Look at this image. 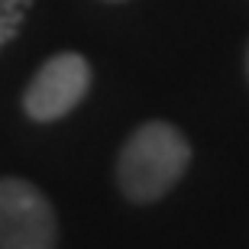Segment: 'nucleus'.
Instances as JSON below:
<instances>
[{
	"label": "nucleus",
	"mask_w": 249,
	"mask_h": 249,
	"mask_svg": "<svg viewBox=\"0 0 249 249\" xmlns=\"http://www.w3.org/2000/svg\"><path fill=\"white\" fill-rule=\"evenodd\" d=\"M88 91H91V65H88V58L78 55V52H58L26 84L23 110L36 123L62 120L88 97Z\"/></svg>",
	"instance_id": "nucleus-3"
},
{
	"label": "nucleus",
	"mask_w": 249,
	"mask_h": 249,
	"mask_svg": "<svg viewBox=\"0 0 249 249\" xmlns=\"http://www.w3.org/2000/svg\"><path fill=\"white\" fill-rule=\"evenodd\" d=\"M58 217L36 185L0 178V249H55Z\"/></svg>",
	"instance_id": "nucleus-2"
},
{
	"label": "nucleus",
	"mask_w": 249,
	"mask_h": 249,
	"mask_svg": "<svg viewBox=\"0 0 249 249\" xmlns=\"http://www.w3.org/2000/svg\"><path fill=\"white\" fill-rule=\"evenodd\" d=\"M191 165V142L165 120H149L129 133L117 159V185L129 204H156Z\"/></svg>",
	"instance_id": "nucleus-1"
},
{
	"label": "nucleus",
	"mask_w": 249,
	"mask_h": 249,
	"mask_svg": "<svg viewBox=\"0 0 249 249\" xmlns=\"http://www.w3.org/2000/svg\"><path fill=\"white\" fill-rule=\"evenodd\" d=\"M29 7H33V0H0V49H7L17 39Z\"/></svg>",
	"instance_id": "nucleus-4"
},
{
	"label": "nucleus",
	"mask_w": 249,
	"mask_h": 249,
	"mask_svg": "<svg viewBox=\"0 0 249 249\" xmlns=\"http://www.w3.org/2000/svg\"><path fill=\"white\" fill-rule=\"evenodd\" d=\"M110 3H120V0H110Z\"/></svg>",
	"instance_id": "nucleus-6"
},
{
	"label": "nucleus",
	"mask_w": 249,
	"mask_h": 249,
	"mask_svg": "<svg viewBox=\"0 0 249 249\" xmlns=\"http://www.w3.org/2000/svg\"><path fill=\"white\" fill-rule=\"evenodd\" d=\"M246 71H249V52H246Z\"/></svg>",
	"instance_id": "nucleus-5"
}]
</instances>
